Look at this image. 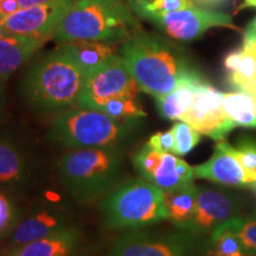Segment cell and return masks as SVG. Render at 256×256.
Segmentation results:
<instances>
[{
    "instance_id": "obj_1",
    "label": "cell",
    "mask_w": 256,
    "mask_h": 256,
    "mask_svg": "<svg viewBox=\"0 0 256 256\" xmlns=\"http://www.w3.org/2000/svg\"><path fill=\"white\" fill-rule=\"evenodd\" d=\"M88 75L66 44L42 55L20 82L24 104L34 113L55 118L78 107Z\"/></svg>"
},
{
    "instance_id": "obj_2",
    "label": "cell",
    "mask_w": 256,
    "mask_h": 256,
    "mask_svg": "<svg viewBox=\"0 0 256 256\" xmlns=\"http://www.w3.org/2000/svg\"><path fill=\"white\" fill-rule=\"evenodd\" d=\"M126 147L63 151L54 177L78 206H94L126 178Z\"/></svg>"
},
{
    "instance_id": "obj_3",
    "label": "cell",
    "mask_w": 256,
    "mask_h": 256,
    "mask_svg": "<svg viewBox=\"0 0 256 256\" xmlns=\"http://www.w3.org/2000/svg\"><path fill=\"white\" fill-rule=\"evenodd\" d=\"M120 56L140 90L154 98L170 94L194 70L180 48L142 28L121 44Z\"/></svg>"
},
{
    "instance_id": "obj_4",
    "label": "cell",
    "mask_w": 256,
    "mask_h": 256,
    "mask_svg": "<svg viewBox=\"0 0 256 256\" xmlns=\"http://www.w3.org/2000/svg\"><path fill=\"white\" fill-rule=\"evenodd\" d=\"M142 120H116L100 110L74 107L51 119L46 140L60 151L127 147Z\"/></svg>"
},
{
    "instance_id": "obj_5",
    "label": "cell",
    "mask_w": 256,
    "mask_h": 256,
    "mask_svg": "<svg viewBox=\"0 0 256 256\" xmlns=\"http://www.w3.org/2000/svg\"><path fill=\"white\" fill-rule=\"evenodd\" d=\"M139 28L127 0H78L70 6L51 38L60 44L98 40L119 46Z\"/></svg>"
},
{
    "instance_id": "obj_6",
    "label": "cell",
    "mask_w": 256,
    "mask_h": 256,
    "mask_svg": "<svg viewBox=\"0 0 256 256\" xmlns=\"http://www.w3.org/2000/svg\"><path fill=\"white\" fill-rule=\"evenodd\" d=\"M102 229L128 232L168 220L162 192L140 176L124 178L98 203Z\"/></svg>"
},
{
    "instance_id": "obj_7",
    "label": "cell",
    "mask_w": 256,
    "mask_h": 256,
    "mask_svg": "<svg viewBox=\"0 0 256 256\" xmlns=\"http://www.w3.org/2000/svg\"><path fill=\"white\" fill-rule=\"evenodd\" d=\"M76 203L55 180L46 183L31 198L10 238L2 248H12L52 235L76 226Z\"/></svg>"
},
{
    "instance_id": "obj_8",
    "label": "cell",
    "mask_w": 256,
    "mask_h": 256,
    "mask_svg": "<svg viewBox=\"0 0 256 256\" xmlns=\"http://www.w3.org/2000/svg\"><path fill=\"white\" fill-rule=\"evenodd\" d=\"M209 236L177 226H148L122 232L98 256H209Z\"/></svg>"
},
{
    "instance_id": "obj_9",
    "label": "cell",
    "mask_w": 256,
    "mask_h": 256,
    "mask_svg": "<svg viewBox=\"0 0 256 256\" xmlns=\"http://www.w3.org/2000/svg\"><path fill=\"white\" fill-rule=\"evenodd\" d=\"M48 178L46 164L34 145L14 130L0 128V188L28 200Z\"/></svg>"
},
{
    "instance_id": "obj_10",
    "label": "cell",
    "mask_w": 256,
    "mask_h": 256,
    "mask_svg": "<svg viewBox=\"0 0 256 256\" xmlns=\"http://www.w3.org/2000/svg\"><path fill=\"white\" fill-rule=\"evenodd\" d=\"M138 176L156 185L162 192H168L194 183L196 176L194 166L172 153L152 150L147 144L138 148L130 156Z\"/></svg>"
},
{
    "instance_id": "obj_11",
    "label": "cell",
    "mask_w": 256,
    "mask_h": 256,
    "mask_svg": "<svg viewBox=\"0 0 256 256\" xmlns=\"http://www.w3.org/2000/svg\"><path fill=\"white\" fill-rule=\"evenodd\" d=\"M139 90L119 54L88 76L78 107L98 110L112 98L121 96L138 98Z\"/></svg>"
},
{
    "instance_id": "obj_12",
    "label": "cell",
    "mask_w": 256,
    "mask_h": 256,
    "mask_svg": "<svg viewBox=\"0 0 256 256\" xmlns=\"http://www.w3.org/2000/svg\"><path fill=\"white\" fill-rule=\"evenodd\" d=\"M147 20L164 31L168 37L184 42L197 40L211 28H232L238 30L229 14L196 5L170 14L152 16Z\"/></svg>"
},
{
    "instance_id": "obj_13",
    "label": "cell",
    "mask_w": 256,
    "mask_h": 256,
    "mask_svg": "<svg viewBox=\"0 0 256 256\" xmlns=\"http://www.w3.org/2000/svg\"><path fill=\"white\" fill-rule=\"evenodd\" d=\"M223 92L203 80L194 92V100L180 121L194 127L202 136L222 142L236 126L224 114Z\"/></svg>"
},
{
    "instance_id": "obj_14",
    "label": "cell",
    "mask_w": 256,
    "mask_h": 256,
    "mask_svg": "<svg viewBox=\"0 0 256 256\" xmlns=\"http://www.w3.org/2000/svg\"><path fill=\"white\" fill-rule=\"evenodd\" d=\"M241 200L223 188L198 186L197 206L194 218L185 229L202 236H209L232 218L240 216Z\"/></svg>"
},
{
    "instance_id": "obj_15",
    "label": "cell",
    "mask_w": 256,
    "mask_h": 256,
    "mask_svg": "<svg viewBox=\"0 0 256 256\" xmlns=\"http://www.w3.org/2000/svg\"><path fill=\"white\" fill-rule=\"evenodd\" d=\"M72 4V0H54L43 5L20 8L4 17L0 23L10 34L48 40Z\"/></svg>"
},
{
    "instance_id": "obj_16",
    "label": "cell",
    "mask_w": 256,
    "mask_h": 256,
    "mask_svg": "<svg viewBox=\"0 0 256 256\" xmlns=\"http://www.w3.org/2000/svg\"><path fill=\"white\" fill-rule=\"evenodd\" d=\"M194 172L196 178L226 186L252 188L256 185V178L243 168L238 158L234 156L232 145L223 140L217 142L209 160L194 166Z\"/></svg>"
},
{
    "instance_id": "obj_17",
    "label": "cell",
    "mask_w": 256,
    "mask_h": 256,
    "mask_svg": "<svg viewBox=\"0 0 256 256\" xmlns=\"http://www.w3.org/2000/svg\"><path fill=\"white\" fill-rule=\"evenodd\" d=\"M0 256H87V240L76 226L48 238L12 248H0Z\"/></svg>"
},
{
    "instance_id": "obj_18",
    "label": "cell",
    "mask_w": 256,
    "mask_h": 256,
    "mask_svg": "<svg viewBox=\"0 0 256 256\" xmlns=\"http://www.w3.org/2000/svg\"><path fill=\"white\" fill-rule=\"evenodd\" d=\"M46 40L37 37L10 34L0 40V80L6 81L10 76L23 68Z\"/></svg>"
},
{
    "instance_id": "obj_19",
    "label": "cell",
    "mask_w": 256,
    "mask_h": 256,
    "mask_svg": "<svg viewBox=\"0 0 256 256\" xmlns=\"http://www.w3.org/2000/svg\"><path fill=\"white\" fill-rule=\"evenodd\" d=\"M203 80L200 74L194 69L170 94L156 98V107L160 116L165 120L180 121L190 108L196 89Z\"/></svg>"
},
{
    "instance_id": "obj_20",
    "label": "cell",
    "mask_w": 256,
    "mask_h": 256,
    "mask_svg": "<svg viewBox=\"0 0 256 256\" xmlns=\"http://www.w3.org/2000/svg\"><path fill=\"white\" fill-rule=\"evenodd\" d=\"M164 203L168 212V220L174 226L185 229V226L194 218L197 206L198 186L190 183L176 190L162 192Z\"/></svg>"
},
{
    "instance_id": "obj_21",
    "label": "cell",
    "mask_w": 256,
    "mask_h": 256,
    "mask_svg": "<svg viewBox=\"0 0 256 256\" xmlns=\"http://www.w3.org/2000/svg\"><path fill=\"white\" fill-rule=\"evenodd\" d=\"M62 44H66L69 48L88 76L119 55L116 44L104 42L72 40Z\"/></svg>"
},
{
    "instance_id": "obj_22",
    "label": "cell",
    "mask_w": 256,
    "mask_h": 256,
    "mask_svg": "<svg viewBox=\"0 0 256 256\" xmlns=\"http://www.w3.org/2000/svg\"><path fill=\"white\" fill-rule=\"evenodd\" d=\"M224 66L229 70L230 86L236 90L248 92L256 78V54L240 48L226 55Z\"/></svg>"
},
{
    "instance_id": "obj_23",
    "label": "cell",
    "mask_w": 256,
    "mask_h": 256,
    "mask_svg": "<svg viewBox=\"0 0 256 256\" xmlns=\"http://www.w3.org/2000/svg\"><path fill=\"white\" fill-rule=\"evenodd\" d=\"M222 108L224 114L236 127L256 128L254 96L247 92H232L223 94Z\"/></svg>"
},
{
    "instance_id": "obj_24",
    "label": "cell",
    "mask_w": 256,
    "mask_h": 256,
    "mask_svg": "<svg viewBox=\"0 0 256 256\" xmlns=\"http://www.w3.org/2000/svg\"><path fill=\"white\" fill-rule=\"evenodd\" d=\"M26 198L0 188V244H4L23 216Z\"/></svg>"
},
{
    "instance_id": "obj_25",
    "label": "cell",
    "mask_w": 256,
    "mask_h": 256,
    "mask_svg": "<svg viewBox=\"0 0 256 256\" xmlns=\"http://www.w3.org/2000/svg\"><path fill=\"white\" fill-rule=\"evenodd\" d=\"M209 256H247L236 232V217L211 234Z\"/></svg>"
},
{
    "instance_id": "obj_26",
    "label": "cell",
    "mask_w": 256,
    "mask_h": 256,
    "mask_svg": "<svg viewBox=\"0 0 256 256\" xmlns=\"http://www.w3.org/2000/svg\"><path fill=\"white\" fill-rule=\"evenodd\" d=\"M98 110L116 120H142L147 116V113L139 104L138 98L130 96L112 98Z\"/></svg>"
},
{
    "instance_id": "obj_27",
    "label": "cell",
    "mask_w": 256,
    "mask_h": 256,
    "mask_svg": "<svg viewBox=\"0 0 256 256\" xmlns=\"http://www.w3.org/2000/svg\"><path fill=\"white\" fill-rule=\"evenodd\" d=\"M130 5L134 14L146 20L152 16L170 14L194 6L191 0H134Z\"/></svg>"
},
{
    "instance_id": "obj_28",
    "label": "cell",
    "mask_w": 256,
    "mask_h": 256,
    "mask_svg": "<svg viewBox=\"0 0 256 256\" xmlns=\"http://www.w3.org/2000/svg\"><path fill=\"white\" fill-rule=\"evenodd\" d=\"M170 130L174 138V156H186L200 142L202 134L184 121L174 122Z\"/></svg>"
},
{
    "instance_id": "obj_29",
    "label": "cell",
    "mask_w": 256,
    "mask_h": 256,
    "mask_svg": "<svg viewBox=\"0 0 256 256\" xmlns=\"http://www.w3.org/2000/svg\"><path fill=\"white\" fill-rule=\"evenodd\" d=\"M236 232L247 256H256V210L250 215L236 217Z\"/></svg>"
},
{
    "instance_id": "obj_30",
    "label": "cell",
    "mask_w": 256,
    "mask_h": 256,
    "mask_svg": "<svg viewBox=\"0 0 256 256\" xmlns=\"http://www.w3.org/2000/svg\"><path fill=\"white\" fill-rule=\"evenodd\" d=\"M234 156L238 158L243 168L256 178V139L252 136H243L236 146H232Z\"/></svg>"
},
{
    "instance_id": "obj_31",
    "label": "cell",
    "mask_w": 256,
    "mask_h": 256,
    "mask_svg": "<svg viewBox=\"0 0 256 256\" xmlns=\"http://www.w3.org/2000/svg\"><path fill=\"white\" fill-rule=\"evenodd\" d=\"M146 144L154 151L174 154V138L171 130L154 133Z\"/></svg>"
},
{
    "instance_id": "obj_32",
    "label": "cell",
    "mask_w": 256,
    "mask_h": 256,
    "mask_svg": "<svg viewBox=\"0 0 256 256\" xmlns=\"http://www.w3.org/2000/svg\"><path fill=\"white\" fill-rule=\"evenodd\" d=\"M8 118V94L6 81L0 80V128L4 126Z\"/></svg>"
},
{
    "instance_id": "obj_33",
    "label": "cell",
    "mask_w": 256,
    "mask_h": 256,
    "mask_svg": "<svg viewBox=\"0 0 256 256\" xmlns=\"http://www.w3.org/2000/svg\"><path fill=\"white\" fill-rule=\"evenodd\" d=\"M18 10H20L18 0H0V12L4 17L14 14Z\"/></svg>"
},
{
    "instance_id": "obj_34",
    "label": "cell",
    "mask_w": 256,
    "mask_h": 256,
    "mask_svg": "<svg viewBox=\"0 0 256 256\" xmlns=\"http://www.w3.org/2000/svg\"><path fill=\"white\" fill-rule=\"evenodd\" d=\"M196 6H200V8H215V6L222 5L228 0H191Z\"/></svg>"
},
{
    "instance_id": "obj_35",
    "label": "cell",
    "mask_w": 256,
    "mask_h": 256,
    "mask_svg": "<svg viewBox=\"0 0 256 256\" xmlns=\"http://www.w3.org/2000/svg\"><path fill=\"white\" fill-rule=\"evenodd\" d=\"M50 2H54V0H18L19 8H32V6L43 5Z\"/></svg>"
},
{
    "instance_id": "obj_36",
    "label": "cell",
    "mask_w": 256,
    "mask_h": 256,
    "mask_svg": "<svg viewBox=\"0 0 256 256\" xmlns=\"http://www.w3.org/2000/svg\"><path fill=\"white\" fill-rule=\"evenodd\" d=\"M249 8H256V0H244V2H242V5L240 6V10Z\"/></svg>"
},
{
    "instance_id": "obj_37",
    "label": "cell",
    "mask_w": 256,
    "mask_h": 256,
    "mask_svg": "<svg viewBox=\"0 0 256 256\" xmlns=\"http://www.w3.org/2000/svg\"><path fill=\"white\" fill-rule=\"evenodd\" d=\"M8 36H10L8 30H6V28L2 25V23H0V40H2V38H4V37H8Z\"/></svg>"
},
{
    "instance_id": "obj_38",
    "label": "cell",
    "mask_w": 256,
    "mask_h": 256,
    "mask_svg": "<svg viewBox=\"0 0 256 256\" xmlns=\"http://www.w3.org/2000/svg\"><path fill=\"white\" fill-rule=\"evenodd\" d=\"M249 92V94H252V95L256 96V78H255V81L252 83L250 88L248 89V92Z\"/></svg>"
},
{
    "instance_id": "obj_39",
    "label": "cell",
    "mask_w": 256,
    "mask_h": 256,
    "mask_svg": "<svg viewBox=\"0 0 256 256\" xmlns=\"http://www.w3.org/2000/svg\"><path fill=\"white\" fill-rule=\"evenodd\" d=\"M250 25H252V26H254V28H256V17H255V19H254V20H252V23Z\"/></svg>"
},
{
    "instance_id": "obj_40",
    "label": "cell",
    "mask_w": 256,
    "mask_h": 256,
    "mask_svg": "<svg viewBox=\"0 0 256 256\" xmlns=\"http://www.w3.org/2000/svg\"><path fill=\"white\" fill-rule=\"evenodd\" d=\"M254 96V95H252ZM254 107H255V113H256V96H254Z\"/></svg>"
},
{
    "instance_id": "obj_41",
    "label": "cell",
    "mask_w": 256,
    "mask_h": 256,
    "mask_svg": "<svg viewBox=\"0 0 256 256\" xmlns=\"http://www.w3.org/2000/svg\"><path fill=\"white\" fill-rule=\"evenodd\" d=\"M2 19H4V16H2V12H0V22H2Z\"/></svg>"
},
{
    "instance_id": "obj_42",
    "label": "cell",
    "mask_w": 256,
    "mask_h": 256,
    "mask_svg": "<svg viewBox=\"0 0 256 256\" xmlns=\"http://www.w3.org/2000/svg\"><path fill=\"white\" fill-rule=\"evenodd\" d=\"M134 2V0H127V2H128V4H130V2Z\"/></svg>"
},
{
    "instance_id": "obj_43",
    "label": "cell",
    "mask_w": 256,
    "mask_h": 256,
    "mask_svg": "<svg viewBox=\"0 0 256 256\" xmlns=\"http://www.w3.org/2000/svg\"><path fill=\"white\" fill-rule=\"evenodd\" d=\"M252 188H254V190H255V192H256V185H255V186H252Z\"/></svg>"
}]
</instances>
